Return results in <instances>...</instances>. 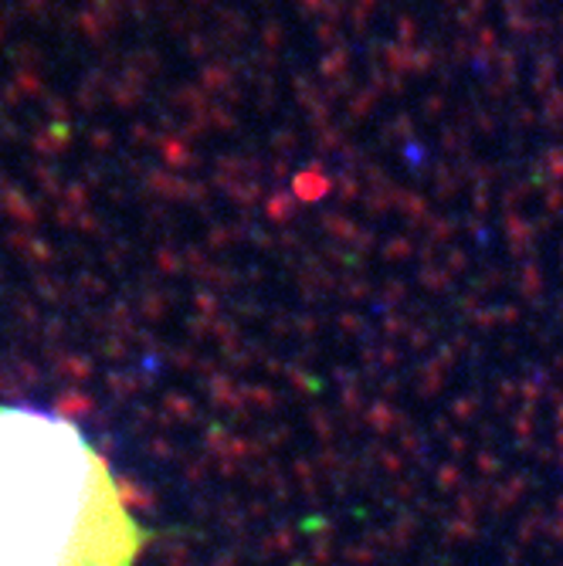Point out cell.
<instances>
[{
	"label": "cell",
	"mask_w": 563,
	"mask_h": 566,
	"mask_svg": "<svg viewBox=\"0 0 563 566\" xmlns=\"http://www.w3.org/2000/svg\"><path fill=\"white\" fill-rule=\"evenodd\" d=\"M146 543L72 421L0 403V566H133Z\"/></svg>",
	"instance_id": "cell-1"
}]
</instances>
